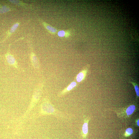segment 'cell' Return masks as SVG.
<instances>
[{"label": "cell", "instance_id": "52a82bcc", "mask_svg": "<svg viewBox=\"0 0 139 139\" xmlns=\"http://www.w3.org/2000/svg\"><path fill=\"white\" fill-rule=\"evenodd\" d=\"M89 121L88 119H85L84 124L82 126V131L83 135L86 137L87 135L88 132V124Z\"/></svg>", "mask_w": 139, "mask_h": 139}, {"label": "cell", "instance_id": "9c48e42d", "mask_svg": "<svg viewBox=\"0 0 139 139\" xmlns=\"http://www.w3.org/2000/svg\"><path fill=\"white\" fill-rule=\"evenodd\" d=\"M31 58L34 66L36 68H38L39 67V65L38 58L34 53H33L32 55Z\"/></svg>", "mask_w": 139, "mask_h": 139}, {"label": "cell", "instance_id": "8992f818", "mask_svg": "<svg viewBox=\"0 0 139 139\" xmlns=\"http://www.w3.org/2000/svg\"><path fill=\"white\" fill-rule=\"evenodd\" d=\"M10 6L7 5H0V14H5L13 10Z\"/></svg>", "mask_w": 139, "mask_h": 139}, {"label": "cell", "instance_id": "8fae6325", "mask_svg": "<svg viewBox=\"0 0 139 139\" xmlns=\"http://www.w3.org/2000/svg\"><path fill=\"white\" fill-rule=\"evenodd\" d=\"M9 1L12 3V4L18 6H23L24 7H26L27 6H28V5L25 4V3H24L20 1L10 0Z\"/></svg>", "mask_w": 139, "mask_h": 139}, {"label": "cell", "instance_id": "4fadbf2b", "mask_svg": "<svg viewBox=\"0 0 139 139\" xmlns=\"http://www.w3.org/2000/svg\"><path fill=\"white\" fill-rule=\"evenodd\" d=\"M130 82L134 86L137 98H139V88L138 85L136 83L133 81Z\"/></svg>", "mask_w": 139, "mask_h": 139}, {"label": "cell", "instance_id": "5bb4252c", "mask_svg": "<svg viewBox=\"0 0 139 139\" xmlns=\"http://www.w3.org/2000/svg\"><path fill=\"white\" fill-rule=\"evenodd\" d=\"M133 130L131 128H129L127 129L125 131L126 136H128L130 135L133 133Z\"/></svg>", "mask_w": 139, "mask_h": 139}, {"label": "cell", "instance_id": "30bf717a", "mask_svg": "<svg viewBox=\"0 0 139 139\" xmlns=\"http://www.w3.org/2000/svg\"><path fill=\"white\" fill-rule=\"evenodd\" d=\"M5 57L9 63L11 64V63H15V59L13 56L11 55L8 52L5 54Z\"/></svg>", "mask_w": 139, "mask_h": 139}, {"label": "cell", "instance_id": "277c9868", "mask_svg": "<svg viewBox=\"0 0 139 139\" xmlns=\"http://www.w3.org/2000/svg\"><path fill=\"white\" fill-rule=\"evenodd\" d=\"M19 22H17L14 24L13 26H12L10 30H9V32L8 33V34L6 37L2 41L0 42V43H2L3 42L5 41V40L7 39L12 34L14 33L15 31L16 30L19 26Z\"/></svg>", "mask_w": 139, "mask_h": 139}, {"label": "cell", "instance_id": "6da1fadb", "mask_svg": "<svg viewBox=\"0 0 139 139\" xmlns=\"http://www.w3.org/2000/svg\"><path fill=\"white\" fill-rule=\"evenodd\" d=\"M89 65L88 64L78 74L75 78V81L77 83L81 82L85 79L88 73Z\"/></svg>", "mask_w": 139, "mask_h": 139}, {"label": "cell", "instance_id": "5b68a950", "mask_svg": "<svg viewBox=\"0 0 139 139\" xmlns=\"http://www.w3.org/2000/svg\"><path fill=\"white\" fill-rule=\"evenodd\" d=\"M42 23L45 28L49 32L53 34H55L56 33L57 30L54 28L49 25V24L44 22H42Z\"/></svg>", "mask_w": 139, "mask_h": 139}, {"label": "cell", "instance_id": "7c38bea8", "mask_svg": "<svg viewBox=\"0 0 139 139\" xmlns=\"http://www.w3.org/2000/svg\"><path fill=\"white\" fill-rule=\"evenodd\" d=\"M70 33L69 32L67 31L66 32L63 30H61L59 31L58 33V35L60 37H67L70 36Z\"/></svg>", "mask_w": 139, "mask_h": 139}, {"label": "cell", "instance_id": "ba28073f", "mask_svg": "<svg viewBox=\"0 0 139 139\" xmlns=\"http://www.w3.org/2000/svg\"><path fill=\"white\" fill-rule=\"evenodd\" d=\"M136 110V107L134 105H131L129 106L126 110V115L129 116L134 113Z\"/></svg>", "mask_w": 139, "mask_h": 139}, {"label": "cell", "instance_id": "3957f363", "mask_svg": "<svg viewBox=\"0 0 139 139\" xmlns=\"http://www.w3.org/2000/svg\"><path fill=\"white\" fill-rule=\"evenodd\" d=\"M43 105L42 109L43 112L46 113L52 114L54 112V107L50 103H46Z\"/></svg>", "mask_w": 139, "mask_h": 139}, {"label": "cell", "instance_id": "9a60e30c", "mask_svg": "<svg viewBox=\"0 0 139 139\" xmlns=\"http://www.w3.org/2000/svg\"><path fill=\"white\" fill-rule=\"evenodd\" d=\"M137 125L139 126V119L137 121Z\"/></svg>", "mask_w": 139, "mask_h": 139}, {"label": "cell", "instance_id": "7a4b0ae2", "mask_svg": "<svg viewBox=\"0 0 139 139\" xmlns=\"http://www.w3.org/2000/svg\"><path fill=\"white\" fill-rule=\"evenodd\" d=\"M78 85L77 83L75 80H74L67 86L66 88H64L62 91H61L58 94V96L60 97L63 96L67 93L72 90L76 87Z\"/></svg>", "mask_w": 139, "mask_h": 139}]
</instances>
